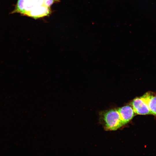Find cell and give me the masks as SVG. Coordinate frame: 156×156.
Here are the masks:
<instances>
[{"instance_id":"cell-1","label":"cell","mask_w":156,"mask_h":156,"mask_svg":"<svg viewBox=\"0 0 156 156\" xmlns=\"http://www.w3.org/2000/svg\"><path fill=\"white\" fill-rule=\"evenodd\" d=\"M57 0H18L11 13H19L35 19L49 15L50 7Z\"/></svg>"},{"instance_id":"cell-2","label":"cell","mask_w":156,"mask_h":156,"mask_svg":"<svg viewBox=\"0 0 156 156\" xmlns=\"http://www.w3.org/2000/svg\"><path fill=\"white\" fill-rule=\"evenodd\" d=\"M102 118L105 128L107 130H115L125 125L117 109H111L103 112Z\"/></svg>"},{"instance_id":"cell-3","label":"cell","mask_w":156,"mask_h":156,"mask_svg":"<svg viewBox=\"0 0 156 156\" xmlns=\"http://www.w3.org/2000/svg\"><path fill=\"white\" fill-rule=\"evenodd\" d=\"M131 104L135 114L142 115L151 114L147 104L142 96L135 98Z\"/></svg>"},{"instance_id":"cell-4","label":"cell","mask_w":156,"mask_h":156,"mask_svg":"<svg viewBox=\"0 0 156 156\" xmlns=\"http://www.w3.org/2000/svg\"><path fill=\"white\" fill-rule=\"evenodd\" d=\"M117 110L125 124L128 122L135 116L132 107L129 105L118 108Z\"/></svg>"},{"instance_id":"cell-5","label":"cell","mask_w":156,"mask_h":156,"mask_svg":"<svg viewBox=\"0 0 156 156\" xmlns=\"http://www.w3.org/2000/svg\"><path fill=\"white\" fill-rule=\"evenodd\" d=\"M142 97L147 104L151 114L156 116V93L148 92Z\"/></svg>"}]
</instances>
